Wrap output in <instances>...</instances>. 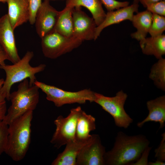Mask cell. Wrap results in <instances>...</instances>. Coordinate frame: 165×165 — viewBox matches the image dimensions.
Here are the masks:
<instances>
[{
  "instance_id": "9a60e30c",
  "label": "cell",
  "mask_w": 165,
  "mask_h": 165,
  "mask_svg": "<svg viewBox=\"0 0 165 165\" xmlns=\"http://www.w3.org/2000/svg\"><path fill=\"white\" fill-rule=\"evenodd\" d=\"M146 106L148 114L143 120L137 123V126L141 128L145 123L153 121L160 123L159 129L164 127L165 122V96L163 95L148 101Z\"/></svg>"
},
{
  "instance_id": "2e32d148",
  "label": "cell",
  "mask_w": 165,
  "mask_h": 165,
  "mask_svg": "<svg viewBox=\"0 0 165 165\" xmlns=\"http://www.w3.org/2000/svg\"><path fill=\"white\" fill-rule=\"evenodd\" d=\"M95 118L90 115L87 114L82 110L78 118L75 139L78 141L86 143L91 139L92 134L90 132L96 128Z\"/></svg>"
},
{
  "instance_id": "ba28073f",
  "label": "cell",
  "mask_w": 165,
  "mask_h": 165,
  "mask_svg": "<svg viewBox=\"0 0 165 165\" xmlns=\"http://www.w3.org/2000/svg\"><path fill=\"white\" fill-rule=\"evenodd\" d=\"M82 110L80 106L70 110L68 115L64 117L59 116L54 121L56 126L50 142L59 148L62 146L75 140V133L78 116Z\"/></svg>"
},
{
  "instance_id": "5b68a950",
  "label": "cell",
  "mask_w": 165,
  "mask_h": 165,
  "mask_svg": "<svg viewBox=\"0 0 165 165\" xmlns=\"http://www.w3.org/2000/svg\"><path fill=\"white\" fill-rule=\"evenodd\" d=\"M34 84L46 94L47 100L53 102L57 107L67 104H83L87 101L92 102L94 100L95 92L90 89L71 92L64 90L37 80Z\"/></svg>"
},
{
  "instance_id": "1f68e13d",
  "label": "cell",
  "mask_w": 165,
  "mask_h": 165,
  "mask_svg": "<svg viewBox=\"0 0 165 165\" xmlns=\"http://www.w3.org/2000/svg\"><path fill=\"white\" fill-rule=\"evenodd\" d=\"M161 0H139V2L145 7H146L147 6L151 3L156 2Z\"/></svg>"
},
{
  "instance_id": "603a6c76",
  "label": "cell",
  "mask_w": 165,
  "mask_h": 165,
  "mask_svg": "<svg viewBox=\"0 0 165 165\" xmlns=\"http://www.w3.org/2000/svg\"><path fill=\"white\" fill-rule=\"evenodd\" d=\"M152 14V22L148 33L151 37L161 35L165 30V16Z\"/></svg>"
},
{
  "instance_id": "6da1fadb",
  "label": "cell",
  "mask_w": 165,
  "mask_h": 165,
  "mask_svg": "<svg viewBox=\"0 0 165 165\" xmlns=\"http://www.w3.org/2000/svg\"><path fill=\"white\" fill-rule=\"evenodd\" d=\"M150 143L143 135L129 136L119 131L113 147L105 154V165H131L139 159Z\"/></svg>"
},
{
  "instance_id": "e0dca14e",
  "label": "cell",
  "mask_w": 165,
  "mask_h": 165,
  "mask_svg": "<svg viewBox=\"0 0 165 165\" xmlns=\"http://www.w3.org/2000/svg\"><path fill=\"white\" fill-rule=\"evenodd\" d=\"M152 15L146 10L134 15L131 21L137 31L131 34L132 38L140 41L146 37L152 23Z\"/></svg>"
},
{
  "instance_id": "cb8c5ba5",
  "label": "cell",
  "mask_w": 165,
  "mask_h": 165,
  "mask_svg": "<svg viewBox=\"0 0 165 165\" xmlns=\"http://www.w3.org/2000/svg\"><path fill=\"white\" fill-rule=\"evenodd\" d=\"M29 12L28 21L30 24H35L37 13L41 6L42 0H28Z\"/></svg>"
},
{
  "instance_id": "4dcf8cb0",
  "label": "cell",
  "mask_w": 165,
  "mask_h": 165,
  "mask_svg": "<svg viewBox=\"0 0 165 165\" xmlns=\"http://www.w3.org/2000/svg\"><path fill=\"white\" fill-rule=\"evenodd\" d=\"M9 58L5 51L0 45V65L5 64V61Z\"/></svg>"
},
{
  "instance_id": "7402d4cb",
  "label": "cell",
  "mask_w": 165,
  "mask_h": 165,
  "mask_svg": "<svg viewBox=\"0 0 165 165\" xmlns=\"http://www.w3.org/2000/svg\"><path fill=\"white\" fill-rule=\"evenodd\" d=\"M149 78L160 89L165 90V59L162 57L152 67Z\"/></svg>"
},
{
  "instance_id": "5bb4252c",
  "label": "cell",
  "mask_w": 165,
  "mask_h": 165,
  "mask_svg": "<svg viewBox=\"0 0 165 165\" xmlns=\"http://www.w3.org/2000/svg\"><path fill=\"white\" fill-rule=\"evenodd\" d=\"M7 3V15L14 30L28 21V0H8Z\"/></svg>"
},
{
  "instance_id": "277c9868",
  "label": "cell",
  "mask_w": 165,
  "mask_h": 165,
  "mask_svg": "<svg viewBox=\"0 0 165 165\" xmlns=\"http://www.w3.org/2000/svg\"><path fill=\"white\" fill-rule=\"evenodd\" d=\"M39 89L35 84L30 85L27 79L21 82L17 90L10 94L11 105L3 121L8 125L26 112L33 111L38 103Z\"/></svg>"
},
{
  "instance_id": "8fae6325",
  "label": "cell",
  "mask_w": 165,
  "mask_h": 165,
  "mask_svg": "<svg viewBox=\"0 0 165 165\" xmlns=\"http://www.w3.org/2000/svg\"><path fill=\"white\" fill-rule=\"evenodd\" d=\"M50 0H44L36 17L35 27L36 32L40 38L54 30L59 12L52 6Z\"/></svg>"
},
{
  "instance_id": "4fadbf2b",
  "label": "cell",
  "mask_w": 165,
  "mask_h": 165,
  "mask_svg": "<svg viewBox=\"0 0 165 165\" xmlns=\"http://www.w3.org/2000/svg\"><path fill=\"white\" fill-rule=\"evenodd\" d=\"M139 6L138 4L133 3L130 6L108 12L103 21L96 28L94 40L98 38L101 32L106 27L125 20L131 21L134 13L138 12Z\"/></svg>"
},
{
  "instance_id": "7a4b0ae2",
  "label": "cell",
  "mask_w": 165,
  "mask_h": 165,
  "mask_svg": "<svg viewBox=\"0 0 165 165\" xmlns=\"http://www.w3.org/2000/svg\"><path fill=\"white\" fill-rule=\"evenodd\" d=\"M33 111H29L8 125V135L5 152L14 161L25 157L31 143Z\"/></svg>"
},
{
  "instance_id": "836d02e7",
  "label": "cell",
  "mask_w": 165,
  "mask_h": 165,
  "mask_svg": "<svg viewBox=\"0 0 165 165\" xmlns=\"http://www.w3.org/2000/svg\"><path fill=\"white\" fill-rule=\"evenodd\" d=\"M4 81V80L3 79H0V89L3 85Z\"/></svg>"
},
{
  "instance_id": "7c38bea8",
  "label": "cell",
  "mask_w": 165,
  "mask_h": 165,
  "mask_svg": "<svg viewBox=\"0 0 165 165\" xmlns=\"http://www.w3.org/2000/svg\"><path fill=\"white\" fill-rule=\"evenodd\" d=\"M14 30L7 14L0 18V45L6 53L9 61L13 64L20 59L16 47Z\"/></svg>"
},
{
  "instance_id": "d6a6232c",
  "label": "cell",
  "mask_w": 165,
  "mask_h": 165,
  "mask_svg": "<svg viewBox=\"0 0 165 165\" xmlns=\"http://www.w3.org/2000/svg\"><path fill=\"white\" fill-rule=\"evenodd\" d=\"M154 162H149L148 165H165V163L163 161L157 160H155Z\"/></svg>"
},
{
  "instance_id": "d6986e66",
  "label": "cell",
  "mask_w": 165,
  "mask_h": 165,
  "mask_svg": "<svg viewBox=\"0 0 165 165\" xmlns=\"http://www.w3.org/2000/svg\"><path fill=\"white\" fill-rule=\"evenodd\" d=\"M89 142L85 143L75 140L67 143L64 150L58 155L51 164L76 165L78 154L82 147Z\"/></svg>"
},
{
  "instance_id": "30bf717a",
  "label": "cell",
  "mask_w": 165,
  "mask_h": 165,
  "mask_svg": "<svg viewBox=\"0 0 165 165\" xmlns=\"http://www.w3.org/2000/svg\"><path fill=\"white\" fill-rule=\"evenodd\" d=\"M72 16V36L82 41L94 40L97 26L94 19L82 11L81 7L74 8Z\"/></svg>"
},
{
  "instance_id": "d4e9b609",
  "label": "cell",
  "mask_w": 165,
  "mask_h": 165,
  "mask_svg": "<svg viewBox=\"0 0 165 165\" xmlns=\"http://www.w3.org/2000/svg\"><path fill=\"white\" fill-rule=\"evenodd\" d=\"M8 125L3 120H0V156L5 152L8 135Z\"/></svg>"
},
{
  "instance_id": "8992f818",
  "label": "cell",
  "mask_w": 165,
  "mask_h": 165,
  "mask_svg": "<svg viewBox=\"0 0 165 165\" xmlns=\"http://www.w3.org/2000/svg\"><path fill=\"white\" fill-rule=\"evenodd\" d=\"M127 97V94L122 90L117 92L116 95L112 97L106 96L95 92L94 102L112 116L116 126L126 129L133 122V119L124 108Z\"/></svg>"
},
{
  "instance_id": "484cf974",
  "label": "cell",
  "mask_w": 165,
  "mask_h": 165,
  "mask_svg": "<svg viewBox=\"0 0 165 165\" xmlns=\"http://www.w3.org/2000/svg\"><path fill=\"white\" fill-rule=\"evenodd\" d=\"M108 12L116 10L129 5L128 1L121 2L116 0H100Z\"/></svg>"
},
{
  "instance_id": "f1b7e54d",
  "label": "cell",
  "mask_w": 165,
  "mask_h": 165,
  "mask_svg": "<svg viewBox=\"0 0 165 165\" xmlns=\"http://www.w3.org/2000/svg\"><path fill=\"white\" fill-rule=\"evenodd\" d=\"M6 95L0 92V120L4 119L7 111Z\"/></svg>"
},
{
  "instance_id": "d590c367",
  "label": "cell",
  "mask_w": 165,
  "mask_h": 165,
  "mask_svg": "<svg viewBox=\"0 0 165 165\" xmlns=\"http://www.w3.org/2000/svg\"><path fill=\"white\" fill-rule=\"evenodd\" d=\"M8 0H0V2H2L3 3H5L7 2Z\"/></svg>"
},
{
  "instance_id": "4316f807",
  "label": "cell",
  "mask_w": 165,
  "mask_h": 165,
  "mask_svg": "<svg viewBox=\"0 0 165 165\" xmlns=\"http://www.w3.org/2000/svg\"><path fill=\"white\" fill-rule=\"evenodd\" d=\"M146 10L152 14L165 16V0L151 3L146 7Z\"/></svg>"
},
{
  "instance_id": "e575fe53",
  "label": "cell",
  "mask_w": 165,
  "mask_h": 165,
  "mask_svg": "<svg viewBox=\"0 0 165 165\" xmlns=\"http://www.w3.org/2000/svg\"><path fill=\"white\" fill-rule=\"evenodd\" d=\"M139 2V0H133V3L138 4Z\"/></svg>"
},
{
  "instance_id": "3957f363",
  "label": "cell",
  "mask_w": 165,
  "mask_h": 165,
  "mask_svg": "<svg viewBox=\"0 0 165 165\" xmlns=\"http://www.w3.org/2000/svg\"><path fill=\"white\" fill-rule=\"evenodd\" d=\"M34 55L32 51H28L22 58L13 64H5L0 65V69L3 70L6 74V79L0 92L6 95L7 100L9 101L10 90L13 84L29 78V85H32L36 80L35 75L45 69L46 65L45 64H41L35 67L30 65V62Z\"/></svg>"
},
{
  "instance_id": "44dd1931",
  "label": "cell",
  "mask_w": 165,
  "mask_h": 165,
  "mask_svg": "<svg viewBox=\"0 0 165 165\" xmlns=\"http://www.w3.org/2000/svg\"><path fill=\"white\" fill-rule=\"evenodd\" d=\"M74 8L65 6L59 12L54 31L67 37L72 36L73 23L72 16Z\"/></svg>"
},
{
  "instance_id": "83f0119b",
  "label": "cell",
  "mask_w": 165,
  "mask_h": 165,
  "mask_svg": "<svg viewBox=\"0 0 165 165\" xmlns=\"http://www.w3.org/2000/svg\"><path fill=\"white\" fill-rule=\"evenodd\" d=\"M162 138L159 147L155 150V157L157 160L164 161L165 160V133L161 134Z\"/></svg>"
},
{
  "instance_id": "8d00e7d4",
  "label": "cell",
  "mask_w": 165,
  "mask_h": 165,
  "mask_svg": "<svg viewBox=\"0 0 165 165\" xmlns=\"http://www.w3.org/2000/svg\"></svg>"
},
{
  "instance_id": "f546056e",
  "label": "cell",
  "mask_w": 165,
  "mask_h": 165,
  "mask_svg": "<svg viewBox=\"0 0 165 165\" xmlns=\"http://www.w3.org/2000/svg\"><path fill=\"white\" fill-rule=\"evenodd\" d=\"M152 148L151 147L149 146L147 147L143 152L139 159L131 165H148V158Z\"/></svg>"
},
{
  "instance_id": "9c48e42d",
  "label": "cell",
  "mask_w": 165,
  "mask_h": 165,
  "mask_svg": "<svg viewBox=\"0 0 165 165\" xmlns=\"http://www.w3.org/2000/svg\"><path fill=\"white\" fill-rule=\"evenodd\" d=\"M105 152L99 135L93 134L90 141L82 147L78 154L76 165H105Z\"/></svg>"
},
{
  "instance_id": "ffe728a7",
  "label": "cell",
  "mask_w": 165,
  "mask_h": 165,
  "mask_svg": "<svg viewBox=\"0 0 165 165\" xmlns=\"http://www.w3.org/2000/svg\"><path fill=\"white\" fill-rule=\"evenodd\" d=\"M66 6L86 8L90 12L97 26L103 21L106 14L100 0H67Z\"/></svg>"
},
{
  "instance_id": "ac0fdd59",
  "label": "cell",
  "mask_w": 165,
  "mask_h": 165,
  "mask_svg": "<svg viewBox=\"0 0 165 165\" xmlns=\"http://www.w3.org/2000/svg\"><path fill=\"white\" fill-rule=\"evenodd\" d=\"M139 44L145 54L153 55L157 59L165 54V35L147 38L140 41Z\"/></svg>"
},
{
  "instance_id": "52a82bcc",
  "label": "cell",
  "mask_w": 165,
  "mask_h": 165,
  "mask_svg": "<svg viewBox=\"0 0 165 165\" xmlns=\"http://www.w3.org/2000/svg\"><path fill=\"white\" fill-rule=\"evenodd\" d=\"M41 38L44 56L51 59L71 52L80 46L82 42L73 36L67 37L53 30Z\"/></svg>"
}]
</instances>
